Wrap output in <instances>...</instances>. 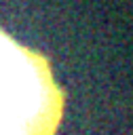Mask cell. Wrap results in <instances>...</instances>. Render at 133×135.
Here are the masks:
<instances>
[{
	"label": "cell",
	"mask_w": 133,
	"mask_h": 135,
	"mask_svg": "<svg viewBox=\"0 0 133 135\" xmlns=\"http://www.w3.org/2000/svg\"><path fill=\"white\" fill-rule=\"evenodd\" d=\"M63 93L44 55L0 30V135H57Z\"/></svg>",
	"instance_id": "cell-1"
}]
</instances>
